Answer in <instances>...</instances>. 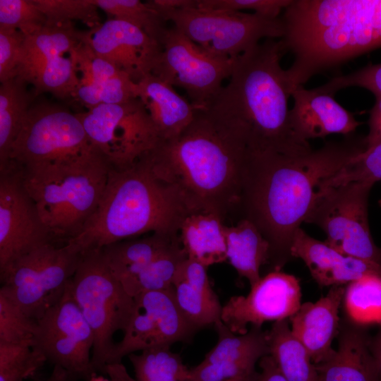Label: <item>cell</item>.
Wrapping results in <instances>:
<instances>
[{
  "label": "cell",
  "mask_w": 381,
  "mask_h": 381,
  "mask_svg": "<svg viewBox=\"0 0 381 381\" xmlns=\"http://www.w3.org/2000/svg\"><path fill=\"white\" fill-rule=\"evenodd\" d=\"M299 280L272 270L252 286L246 296L231 297L222 306L221 320L234 333L244 334L248 326L262 327L267 322L289 319L301 306Z\"/></svg>",
  "instance_id": "obj_18"
},
{
  "label": "cell",
  "mask_w": 381,
  "mask_h": 381,
  "mask_svg": "<svg viewBox=\"0 0 381 381\" xmlns=\"http://www.w3.org/2000/svg\"><path fill=\"white\" fill-rule=\"evenodd\" d=\"M292 0H197V7L232 11H252L260 16L276 19Z\"/></svg>",
  "instance_id": "obj_43"
},
{
  "label": "cell",
  "mask_w": 381,
  "mask_h": 381,
  "mask_svg": "<svg viewBox=\"0 0 381 381\" xmlns=\"http://www.w3.org/2000/svg\"><path fill=\"white\" fill-rule=\"evenodd\" d=\"M36 320L0 292V342L32 346Z\"/></svg>",
  "instance_id": "obj_38"
},
{
  "label": "cell",
  "mask_w": 381,
  "mask_h": 381,
  "mask_svg": "<svg viewBox=\"0 0 381 381\" xmlns=\"http://www.w3.org/2000/svg\"><path fill=\"white\" fill-rule=\"evenodd\" d=\"M179 241V234L155 232L124 239L102 249L111 271L121 280L136 274Z\"/></svg>",
  "instance_id": "obj_30"
},
{
  "label": "cell",
  "mask_w": 381,
  "mask_h": 381,
  "mask_svg": "<svg viewBox=\"0 0 381 381\" xmlns=\"http://www.w3.org/2000/svg\"><path fill=\"white\" fill-rule=\"evenodd\" d=\"M291 255L305 262L321 286L348 284L368 274L381 276V265L346 255L326 242L311 237L301 228L294 236Z\"/></svg>",
  "instance_id": "obj_23"
},
{
  "label": "cell",
  "mask_w": 381,
  "mask_h": 381,
  "mask_svg": "<svg viewBox=\"0 0 381 381\" xmlns=\"http://www.w3.org/2000/svg\"><path fill=\"white\" fill-rule=\"evenodd\" d=\"M381 124V95L375 96V103L370 111L368 119L369 128Z\"/></svg>",
  "instance_id": "obj_47"
},
{
  "label": "cell",
  "mask_w": 381,
  "mask_h": 381,
  "mask_svg": "<svg viewBox=\"0 0 381 381\" xmlns=\"http://www.w3.org/2000/svg\"><path fill=\"white\" fill-rule=\"evenodd\" d=\"M226 261L252 286L261 277L260 268L268 264L270 245L249 220L240 219L234 225L225 224Z\"/></svg>",
  "instance_id": "obj_29"
},
{
  "label": "cell",
  "mask_w": 381,
  "mask_h": 381,
  "mask_svg": "<svg viewBox=\"0 0 381 381\" xmlns=\"http://www.w3.org/2000/svg\"><path fill=\"white\" fill-rule=\"evenodd\" d=\"M81 255L68 243L42 244L0 274V292L37 320L62 296Z\"/></svg>",
  "instance_id": "obj_9"
},
{
  "label": "cell",
  "mask_w": 381,
  "mask_h": 381,
  "mask_svg": "<svg viewBox=\"0 0 381 381\" xmlns=\"http://www.w3.org/2000/svg\"><path fill=\"white\" fill-rule=\"evenodd\" d=\"M133 368L135 379L126 368L115 370L111 381H187L189 369L181 356L170 347H157L143 350L140 353L128 356Z\"/></svg>",
  "instance_id": "obj_33"
},
{
  "label": "cell",
  "mask_w": 381,
  "mask_h": 381,
  "mask_svg": "<svg viewBox=\"0 0 381 381\" xmlns=\"http://www.w3.org/2000/svg\"><path fill=\"white\" fill-rule=\"evenodd\" d=\"M285 54L280 39H266L246 51L235 59L229 82L206 108L242 126L250 148L286 153L312 149L291 126V89L280 64Z\"/></svg>",
  "instance_id": "obj_4"
},
{
  "label": "cell",
  "mask_w": 381,
  "mask_h": 381,
  "mask_svg": "<svg viewBox=\"0 0 381 381\" xmlns=\"http://www.w3.org/2000/svg\"><path fill=\"white\" fill-rule=\"evenodd\" d=\"M28 85L19 77L1 83L0 168L9 163L13 145L36 98Z\"/></svg>",
  "instance_id": "obj_32"
},
{
  "label": "cell",
  "mask_w": 381,
  "mask_h": 381,
  "mask_svg": "<svg viewBox=\"0 0 381 381\" xmlns=\"http://www.w3.org/2000/svg\"><path fill=\"white\" fill-rule=\"evenodd\" d=\"M80 40L135 83L153 73L162 50V44L143 30L115 18L81 31Z\"/></svg>",
  "instance_id": "obj_20"
},
{
  "label": "cell",
  "mask_w": 381,
  "mask_h": 381,
  "mask_svg": "<svg viewBox=\"0 0 381 381\" xmlns=\"http://www.w3.org/2000/svg\"><path fill=\"white\" fill-rule=\"evenodd\" d=\"M225 381H241V380H236V379H229V380H226Z\"/></svg>",
  "instance_id": "obj_50"
},
{
  "label": "cell",
  "mask_w": 381,
  "mask_h": 381,
  "mask_svg": "<svg viewBox=\"0 0 381 381\" xmlns=\"http://www.w3.org/2000/svg\"><path fill=\"white\" fill-rule=\"evenodd\" d=\"M51 241L56 242L24 185L21 169L10 162L0 168V274Z\"/></svg>",
  "instance_id": "obj_16"
},
{
  "label": "cell",
  "mask_w": 381,
  "mask_h": 381,
  "mask_svg": "<svg viewBox=\"0 0 381 381\" xmlns=\"http://www.w3.org/2000/svg\"><path fill=\"white\" fill-rule=\"evenodd\" d=\"M152 73L183 89L196 109H206L229 78L235 59L205 50L175 27L169 28Z\"/></svg>",
  "instance_id": "obj_15"
},
{
  "label": "cell",
  "mask_w": 381,
  "mask_h": 381,
  "mask_svg": "<svg viewBox=\"0 0 381 381\" xmlns=\"http://www.w3.org/2000/svg\"><path fill=\"white\" fill-rule=\"evenodd\" d=\"M207 267L187 258L172 286L176 303L197 332L221 320L222 306L208 277Z\"/></svg>",
  "instance_id": "obj_26"
},
{
  "label": "cell",
  "mask_w": 381,
  "mask_h": 381,
  "mask_svg": "<svg viewBox=\"0 0 381 381\" xmlns=\"http://www.w3.org/2000/svg\"><path fill=\"white\" fill-rule=\"evenodd\" d=\"M44 13L47 24L80 20L93 28L100 24L98 8L91 0H34Z\"/></svg>",
  "instance_id": "obj_40"
},
{
  "label": "cell",
  "mask_w": 381,
  "mask_h": 381,
  "mask_svg": "<svg viewBox=\"0 0 381 381\" xmlns=\"http://www.w3.org/2000/svg\"><path fill=\"white\" fill-rule=\"evenodd\" d=\"M374 184L352 182L318 190L305 222L319 226L340 253L381 265V248L371 236L368 198Z\"/></svg>",
  "instance_id": "obj_10"
},
{
  "label": "cell",
  "mask_w": 381,
  "mask_h": 381,
  "mask_svg": "<svg viewBox=\"0 0 381 381\" xmlns=\"http://www.w3.org/2000/svg\"><path fill=\"white\" fill-rule=\"evenodd\" d=\"M290 109V123L295 135L301 140L325 138L332 134L344 136L354 133L361 124L354 115L344 108L333 95L308 90L303 85L294 87Z\"/></svg>",
  "instance_id": "obj_21"
},
{
  "label": "cell",
  "mask_w": 381,
  "mask_h": 381,
  "mask_svg": "<svg viewBox=\"0 0 381 381\" xmlns=\"http://www.w3.org/2000/svg\"><path fill=\"white\" fill-rule=\"evenodd\" d=\"M26 35L20 30L0 28V82L17 76Z\"/></svg>",
  "instance_id": "obj_44"
},
{
  "label": "cell",
  "mask_w": 381,
  "mask_h": 381,
  "mask_svg": "<svg viewBox=\"0 0 381 381\" xmlns=\"http://www.w3.org/2000/svg\"><path fill=\"white\" fill-rule=\"evenodd\" d=\"M381 181V143L365 148L355 156L332 177L334 185L352 182L374 184Z\"/></svg>",
  "instance_id": "obj_41"
},
{
  "label": "cell",
  "mask_w": 381,
  "mask_h": 381,
  "mask_svg": "<svg viewBox=\"0 0 381 381\" xmlns=\"http://www.w3.org/2000/svg\"><path fill=\"white\" fill-rule=\"evenodd\" d=\"M134 298L132 316L123 338L113 349L109 364L120 363L136 351L189 341L196 332L179 309L172 288L144 292Z\"/></svg>",
  "instance_id": "obj_17"
},
{
  "label": "cell",
  "mask_w": 381,
  "mask_h": 381,
  "mask_svg": "<svg viewBox=\"0 0 381 381\" xmlns=\"http://www.w3.org/2000/svg\"><path fill=\"white\" fill-rule=\"evenodd\" d=\"M72 22L47 24L25 37L17 76L32 85L35 97L48 92L59 99L74 97L80 80L70 54L80 42Z\"/></svg>",
  "instance_id": "obj_14"
},
{
  "label": "cell",
  "mask_w": 381,
  "mask_h": 381,
  "mask_svg": "<svg viewBox=\"0 0 381 381\" xmlns=\"http://www.w3.org/2000/svg\"><path fill=\"white\" fill-rule=\"evenodd\" d=\"M91 146L77 114L58 104L33 102L13 145L10 162L29 168L72 157Z\"/></svg>",
  "instance_id": "obj_13"
},
{
  "label": "cell",
  "mask_w": 381,
  "mask_h": 381,
  "mask_svg": "<svg viewBox=\"0 0 381 381\" xmlns=\"http://www.w3.org/2000/svg\"><path fill=\"white\" fill-rule=\"evenodd\" d=\"M341 305L348 322L381 326V276L368 274L346 284Z\"/></svg>",
  "instance_id": "obj_35"
},
{
  "label": "cell",
  "mask_w": 381,
  "mask_h": 381,
  "mask_svg": "<svg viewBox=\"0 0 381 381\" xmlns=\"http://www.w3.org/2000/svg\"><path fill=\"white\" fill-rule=\"evenodd\" d=\"M91 1L98 8L113 16V18L128 22L139 28L162 44L169 28L167 21L150 1L145 3L139 0Z\"/></svg>",
  "instance_id": "obj_36"
},
{
  "label": "cell",
  "mask_w": 381,
  "mask_h": 381,
  "mask_svg": "<svg viewBox=\"0 0 381 381\" xmlns=\"http://www.w3.org/2000/svg\"><path fill=\"white\" fill-rule=\"evenodd\" d=\"M365 147V138L354 133L303 152L248 147L236 210L269 243L272 270H280L292 258L294 236L310 212L321 183Z\"/></svg>",
  "instance_id": "obj_1"
},
{
  "label": "cell",
  "mask_w": 381,
  "mask_h": 381,
  "mask_svg": "<svg viewBox=\"0 0 381 381\" xmlns=\"http://www.w3.org/2000/svg\"><path fill=\"white\" fill-rule=\"evenodd\" d=\"M224 221L211 212H193L183 220L179 230L181 246L188 258L204 266L226 261Z\"/></svg>",
  "instance_id": "obj_28"
},
{
  "label": "cell",
  "mask_w": 381,
  "mask_h": 381,
  "mask_svg": "<svg viewBox=\"0 0 381 381\" xmlns=\"http://www.w3.org/2000/svg\"><path fill=\"white\" fill-rule=\"evenodd\" d=\"M269 355L288 381H317L315 365L288 319L274 322L267 331Z\"/></svg>",
  "instance_id": "obj_31"
},
{
  "label": "cell",
  "mask_w": 381,
  "mask_h": 381,
  "mask_svg": "<svg viewBox=\"0 0 381 381\" xmlns=\"http://www.w3.org/2000/svg\"><path fill=\"white\" fill-rule=\"evenodd\" d=\"M338 334V349L315 365L317 381H380L366 327L341 320Z\"/></svg>",
  "instance_id": "obj_25"
},
{
  "label": "cell",
  "mask_w": 381,
  "mask_h": 381,
  "mask_svg": "<svg viewBox=\"0 0 381 381\" xmlns=\"http://www.w3.org/2000/svg\"><path fill=\"white\" fill-rule=\"evenodd\" d=\"M69 286L93 332V367L104 373L116 344L114 335L126 328L135 298L111 271L102 248L82 253Z\"/></svg>",
  "instance_id": "obj_7"
},
{
  "label": "cell",
  "mask_w": 381,
  "mask_h": 381,
  "mask_svg": "<svg viewBox=\"0 0 381 381\" xmlns=\"http://www.w3.org/2000/svg\"><path fill=\"white\" fill-rule=\"evenodd\" d=\"M137 97L162 140L178 136L194 118L196 108L179 95L174 86L152 73L137 83Z\"/></svg>",
  "instance_id": "obj_27"
},
{
  "label": "cell",
  "mask_w": 381,
  "mask_h": 381,
  "mask_svg": "<svg viewBox=\"0 0 381 381\" xmlns=\"http://www.w3.org/2000/svg\"><path fill=\"white\" fill-rule=\"evenodd\" d=\"M214 328L217 341L196 366L189 369L187 381H252L256 364L269 354L267 331L253 326L244 334H235L221 320Z\"/></svg>",
  "instance_id": "obj_19"
},
{
  "label": "cell",
  "mask_w": 381,
  "mask_h": 381,
  "mask_svg": "<svg viewBox=\"0 0 381 381\" xmlns=\"http://www.w3.org/2000/svg\"><path fill=\"white\" fill-rule=\"evenodd\" d=\"M69 282L62 296L36 320L32 348L64 369L67 381L89 380L96 373L92 362L94 335Z\"/></svg>",
  "instance_id": "obj_12"
},
{
  "label": "cell",
  "mask_w": 381,
  "mask_h": 381,
  "mask_svg": "<svg viewBox=\"0 0 381 381\" xmlns=\"http://www.w3.org/2000/svg\"><path fill=\"white\" fill-rule=\"evenodd\" d=\"M191 213L178 190L142 157L128 167H111L96 211L67 243L83 253L150 233L178 235Z\"/></svg>",
  "instance_id": "obj_5"
},
{
  "label": "cell",
  "mask_w": 381,
  "mask_h": 381,
  "mask_svg": "<svg viewBox=\"0 0 381 381\" xmlns=\"http://www.w3.org/2000/svg\"><path fill=\"white\" fill-rule=\"evenodd\" d=\"M281 19L285 70L291 88L313 75L381 47V0H292Z\"/></svg>",
  "instance_id": "obj_3"
},
{
  "label": "cell",
  "mask_w": 381,
  "mask_h": 381,
  "mask_svg": "<svg viewBox=\"0 0 381 381\" xmlns=\"http://www.w3.org/2000/svg\"><path fill=\"white\" fill-rule=\"evenodd\" d=\"M248 151L245 128L207 109L174 138L143 157L152 171L174 186L193 212H211L224 221L237 210Z\"/></svg>",
  "instance_id": "obj_2"
},
{
  "label": "cell",
  "mask_w": 381,
  "mask_h": 381,
  "mask_svg": "<svg viewBox=\"0 0 381 381\" xmlns=\"http://www.w3.org/2000/svg\"><path fill=\"white\" fill-rule=\"evenodd\" d=\"M81 73L74 98L90 109L99 104H119L137 98V84L116 66L97 55L80 41L71 53Z\"/></svg>",
  "instance_id": "obj_22"
},
{
  "label": "cell",
  "mask_w": 381,
  "mask_h": 381,
  "mask_svg": "<svg viewBox=\"0 0 381 381\" xmlns=\"http://www.w3.org/2000/svg\"><path fill=\"white\" fill-rule=\"evenodd\" d=\"M44 362L30 345L0 342V381H23Z\"/></svg>",
  "instance_id": "obj_37"
},
{
  "label": "cell",
  "mask_w": 381,
  "mask_h": 381,
  "mask_svg": "<svg viewBox=\"0 0 381 381\" xmlns=\"http://www.w3.org/2000/svg\"><path fill=\"white\" fill-rule=\"evenodd\" d=\"M68 375L64 369L59 366L54 368L48 377L43 381H67Z\"/></svg>",
  "instance_id": "obj_48"
},
{
  "label": "cell",
  "mask_w": 381,
  "mask_h": 381,
  "mask_svg": "<svg viewBox=\"0 0 381 381\" xmlns=\"http://www.w3.org/2000/svg\"><path fill=\"white\" fill-rule=\"evenodd\" d=\"M91 381H107L103 379H93V377L91 378Z\"/></svg>",
  "instance_id": "obj_49"
},
{
  "label": "cell",
  "mask_w": 381,
  "mask_h": 381,
  "mask_svg": "<svg viewBox=\"0 0 381 381\" xmlns=\"http://www.w3.org/2000/svg\"><path fill=\"white\" fill-rule=\"evenodd\" d=\"M111 167L92 145L66 159L19 167L24 185L56 242L66 243L83 229L101 201Z\"/></svg>",
  "instance_id": "obj_6"
},
{
  "label": "cell",
  "mask_w": 381,
  "mask_h": 381,
  "mask_svg": "<svg viewBox=\"0 0 381 381\" xmlns=\"http://www.w3.org/2000/svg\"><path fill=\"white\" fill-rule=\"evenodd\" d=\"M259 365L261 370L252 381H288L269 354L260 360Z\"/></svg>",
  "instance_id": "obj_45"
},
{
  "label": "cell",
  "mask_w": 381,
  "mask_h": 381,
  "mask_svg": "<svg viewBox=\"0 0 381 381\" xmlns=\"http://www.w3.org/2000/svg\"><path fill=\"white\" fill-rule=\"evenodd\" d=\"M350 87H362L375 96L381 95V63L369 64L351 73L332 78L315 88L334 96L339 90Z\"/></svg>",
  "instance_id": "obj_42"
},
{
  "label": "cell",
  "mask_w": 381,
  "mask_h": 381,
  "mask_svg": "<svg viewBox=\"0 0 381 381\" xmlns=\"http://www.w3.org/2000/svg\"><path fill=\"white\" fill-rule=\"evenodd\" d=\"M150 2L167 22L202 48L235 59L262 39H281V17L268 18L254 13L202 8H173Z\"/></svg>",
  "instance_id": "obj_8"
},
{
  "label": "cell",
  "mask_w": 381,
  "mask_h": 381,
  "mask_svg": "<svg viewBox=\"0 0 381 381\" xmlns=\"http://www.w3.org/2000/svg\"><path fill=\"white\" fill-rule=\"evenodd\" d=\"M187 258L179 241L135 274L120 282L133 297L147 291L171 289L178 272Z\"/></svg>",
  "instance_id": "obj_34"
},
{
  "label": "cell",
  "mask_w": 381,
  "mask_h": 381,
  "mask_svg": "<svg viewBox=\"0 0 381 381\" xmlns=\"http://www.w3.org/2000/svg\"><path fill=\"white\" fill-rule=\"evenodd\" d=\"M345 286H331L326 296L315 303L301 305L289 318L294 334L307 349L312 362L318 365L334 352V338L339 334L341 320L339 316Z\"/></svg>",
  "instance_id": "obj_24"
},
{
  "label": "cell",
  "mask_w": 381,
  "mask_h": 381,
  "mask_svg": "<svg viewBox=\"0 0 381 381\" xmlns=\"http://www.w3.org/2000/svg\"><path fill=\"white\" fill-rule=\"evenodd\" d=\"M47 23L46 16L34 0H0V28L18 30L28 36Z\"/></svg>",
  "instance_id": "obj_39"
},
{
  "label": "cell",
  "mask_w": 381,
  "mask_h": 381,
  "mask_svg": "<svg viewBox=\"0 0 381 381\" xmlns=\"http://www.w3.org/2000/svg\"><path fill=\"white\" fill-rule=\"evenodd\" d=\"M77 114L90 143L113 167L132 166L161 140L138 97L123 103L99 104Z\"/></svg>",
  "instance_id": "obj_11"
},
{
  "label": "cell",
  "mask_w": 381,
  "mask_h": 381,
  "mask_svg": "<svg viewBox=\"0 0 381 381\" xmlns=\"http://www.w3.org/2000/svg\"><path fill=\"white\" fill-rule=\"evenodd\" d=\"M370 350L375 358L381 381V327L375 336L371 337Z\"/></svg>",
  "instance_id": "obj_46"
}]
</instances>
